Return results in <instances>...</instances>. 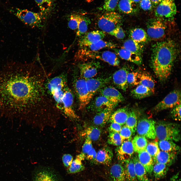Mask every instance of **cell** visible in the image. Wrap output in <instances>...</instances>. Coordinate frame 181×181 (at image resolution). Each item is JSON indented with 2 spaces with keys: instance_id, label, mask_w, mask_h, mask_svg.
I'll return each instance as SVG.
<instances>
[{
  "instance_id": "obj_14",
  "label": "cell",
  "mask_w": 181,
  "mask_h": 181,
  "mask_svg": "<svg viewBox=\"0 0 181 181\" xmlns=\"http://www.w3.org/2000/svg\"><path fill=\"white\" fill-rule=\"evenodd\" d=\"M111 78V77H100L93 78L86 80L90 102L95 95L105 86L109 82Z\"/></svg>"
},
{
  "instance_id": "obj_8",
  "label": "cell",
  "mask_w": 181,
  "mask_h": 181,
  "mask_svg": "<svg viewBox=\"0 0 181 181\" xmlns=\"http://www.w3.org/2000/svg\"><path fill=\"white\" fill-rule=\"evenodd\" d=\"M156 16L164 20H171L177 12L176 5L174 0H162L156 7Z\"/></svg>"
},
{
  "instance_id": "obj_42",
  "label": "cell",
  "mask_w": 181,
  "mask_h": 181,
  "mask_svg": "<svg viewBox=\"0 0 181 181\" xmlns=\"http://www.w3.org/2000/svg\"><path fill=\"white\" fill-rule=\"evenodd\" d=\"M137 119L136 113L134 110L129 111V115L125 123V125L131 130L132 135H134L137 129Z\"/></svg>"
},
{
  "instance_id": "obj_38",
  "label": "cell",
  "mask_w": 181,
  "mask_h": 181,
  "mask_svg": "<svg viewBox=\"0 0 181 181\" xmlns=\"http://www.w3.org/2000/svg\"><path fill=\"white\" fill-rule=\"evenodd\" d=\"M123 47L131 52L141 55L143 51V46L141 43L131 39H127L124 42Z\"/></svg>"
},
{
  "instance_id": "obj_46",
  "label": "cell",
  "mask_w": 181,
  "mask_h": 181,
  "mask_svg": "<svg viewBox=\"0 0 181 181\" xmlns=\"http://www.w3.org/2000/svg\"><path fill=\"white\" fill-rule=\"evenodd\" d=\"M145 150L153 158L155 157L160 151L158 143L155 141L151 142L148 144Z\"/></svg>"
},
{
  "instance_id": "obj_16",
  "label": "cell",
  "mask_w": 181,
  "mask_h": 181,
  "mask_svg": "<svg viewBox=\"0 0 181 181\" xmlns=\"http://www.w3.org/2000/svg\"><path fill=\"white\" fill-rule=\"evenodd\" d=\"M88 105L87 109L88 110L97 112L106 108L114 109L117 106L106 98L101 95L96 97Z\"/></svg>"
},
{
  "instance_id": "obj_51",
  "label": "cell",
  "mask_w": 181,
  "mask_h": 181,
  "mask_svg": "<svg viewBox=\"0 0 181 181\" xmlns=\"http://www.w3.org/2000/svg\"><path fill=\"white\" fill-rule=\"evenodd\" d=\"M172 118L176 121H180L181 119V104L173 108L170 112Z\"/></svg>"
},
{
  "instance_id": "obj_36",
  "label": "cell",
  "mask_w": 181,
  "mask_h": 181,
  "mask_svg": "<svg viewBox=\"0 0 181 181\" xmlns=\"http://www.w3.org/2000/svg\"><path fill=\"white\" fill-rule=\"evenodd\" d=\"M159 147L161 151L179 153L180 147L173 141L167 140H160L158 143Z\"/></svg>"
},
{
  "instance_id": "obj_2",
  "label": "cell",
  "mask_w": 181,
  "mask_h": 181,
  "mask_svg": "<svg viewBox=\"0 0 181 181\" xmlns=\"http://www.w3.org/2000/svg\"><path fill=\"white\" fill-rule=\"evenodd\" d=\"M178 50L173 40L168 39L157 42L152 47L151 64L155 75L163 81L170 76Z\"/></svg>"
},
{
  "instance_id": "obj_57",
  "label": "cell",
  "mask_w": 181,
  "mask_h": 181,
  "mask_svg": "<svg viewBox=\"0 0 181 181\" xmlns=\"http://www.w3.org/2000/svg\"><path fill=\"white\" fill-rule=\"evenodd\" d=\"M96 154L95 150L93 148L86 155L85 158L87 160L93 162L96 158Z\"/></svg>"
},
{
  "instance_id": "obj_39",
  "label": "cell",
  "mask_w": 181,
  "mask_h": 181,
  "mask_svg": "<svg viewBox=\"0 0 181 181\" xmlns=\"http://www.w3.org/2000/svg\"><path fill=\"white\" fill-rule=\"evenodd\" d=\"M169 167L164 164L154 163L152 172L155 179L158 180L164 177L167 173Z\"/></svg>"
},
{
  "instance_id": "obj_17",
  "label": "cell",
  "mask_w": 181,
  "mask_h": 181,
  "mask_svg": "<svg viewBox=\"0 0 181 181\" xmlns=\"http://www.w3.org/2000/svg\"><path fill=\"white\" fill-rule=\"evenodd\" d=\"M105 35V33L102 31L97 30L86 32L80 37L78 45L80 48L87 46L102 40Z\"/></svg>"
},
{
  "instance_id": "obj_21",
  "label": "cell",
  "mask_w": 181,
  "mask_h": 181,
  "mask_svg": "<svg viewBox=\"0 0 181 181\" xmlns=\"http://www.w3.org/2000/svg\"><path fill=\"white\" fill-rule=\"evenodd\" d=\"M113 156L112 150L108 147H105L97 153L96 158L93 162L96 164L109 165L111 162Z\"/></svg>"
},
{
  "instance_id": "obj_56",
  "label": "cell",
  "mask_w": 181,
  "mask_h": 181,
  "mask_svg": "<svg viewBox=\"0 0 181 181\" xmlns=\"http://www.w3.org/2000/svg\"><path fill=\"white\" fill-rule=\"evenodd\" d=\"M121 128V125L117 123L112 122H111L108 129L110 132L119 133Z\"/></svg>"
},
{
  "instance_id": "obj_58",
  "label": "cell",
  "mask_w": 181,
  "mask_h": 181,
  "mask_svg": "<svg viewBox=\"0 0 181 181\" xmlns=\"http://www.w3.org/2000/svg\"><path fill=\"white\" fill-rule=\"evenodd\" d=\"M169 181H180L179 173L173 175Z\"/></svg>"
},
{
  "instance_id": "obj_19",
  "label": "cell",
  "mask_w": 181,
  "mask_h": 181,
  "mask_svg": "<svg viewBox=\"0 0 181 181\" xmlns=\"http://www.w3.org/2000/svg\"><path fill=\"white\" fill-rule=\"evenodd\" d=\"M99 92L101 95L105 97L116 105L124 100L121 93L113 86L105 87L100 89Z\"/></svg>"
},
{
  "instance_id": "obj_28",
  "label": "cell",
  "mask_w": 181,
  "mask_h": 181,
  "mask_svg": "<svg viewBox=\"0 0 181 181\" xmlns=\"http://www.w3.org/2000/svg\"><path fill=\"white\" fill-rule=\"evenodd\" d=\"M130 0H120L118 4V9L121 13L128 15H133L138 12L136 5Z\"/></svg>"
},
{
  "instance_id": "obj_61",
  "label": "cell",
  "mask_w": 181,
  "mask_h": 181,
  "mask_svg": "<svg viewBox=\"0 0 181 181\" xmlns=\"http://www.w3.org/2000/svg\"><path fill=\"white\" fill-rule=\"evenodd\" d=\"M94 0H85L86 2L88 3H90Z\"/></svg>"
},
{
  "instance_id": "obj_6",
  "label": "cell",
  "mask_w": 181,
  "mask_h": 181,
  "mask_svg": "<svg viewBox=\"0 0 181 181\" xmlns=\"http://www.w3.org/2000/svg\"><path fill=\"white\" fill-rule=\"evenodd\" d=\"M122 21V17L120 14L115 12H109L99 18L98 25L101 31L108 33L117 27L121 26Z\"/></svg>"
},
{
  "instance_id": "obj_20",
  "label": "cell",
  "mask_w": 181,
  "mask_h": 181,
  "mask_svg": "<svg viewBox=\"0 0 181 181\" xmlns=\"http://www.w3.org/2000/svg\"><path fill=\"white\" fill-rule=\"evenodd\" d=\"M128 71L125 67H123L115 72L112 78L114 84L118 88L124 91L126 90L128 86L127 76Z\"/></svg>"
},
{
  "instance_id": "obj_12",
  "label": "cell",
  "mask_w": 181,
  "mask_h": 181,
  "mask_svg": "<svg viewBox=\"0 0 181 181\" xmlns=\"http://www.w3.org/2000/svg\"><path fill=\"white\" fill-rule=\"evenodd\" d=\"M166 25L163 20L157 18L150 20L147 24V34L152 39H158L165 35Z\"/></svg>"
},
{
  "instance_id": "obj_22",
  "label": "cell",
  "mask_w": 181,
  "mask_h": 181,
  "mask_svg": "<svg viewBox=\"0 0 181 181\" xmlns=\"http://www.w3.org/2000/svg\"><path fill=\"white\" fill-rule=\"evenodd\" d=\"M113 49L122 59L138 65L142 63V59L141 55L131 52L123 47Z\"/></svg>"
},
{
  "instance_id": "obj_33",
  "label": "cell",
  "mask_w": 181,
  "mask_h": 181,
  "mask_svg": "<svg viewBox=\"0 0 181 181\" xmlns=\"http://www.w3.org/2000/svg\"><path fill=\"white\" fill-rule=\"evenodd\" d=\"M85 158V155L81 153L77 155L74 160H73L69 167L68 171L69 173H75L83 171L84 166L82 161Z\"/></svg>"
},
{
  "instance_id": "obj_54",
  "label": "cell",
  "mask_w": 181,
  "mask_h": 181,
  "mask_svg": "<svg viewBox=\"0 0 181 181\" xmlns=\"http://www.w3.org/2000/svg\"><path fill=\"white\" fill-rule=\"evenodd\" d=\"M139 3L141 8L145 11L150 10L153 7L150 0H141Z\"/></svg>"
},
{
  "instance_id": "obj_49",
  "label": "cell",
  "mask_w": 181,
  "mask_h": 181,
  "mask_svg": "<svg viewBox=\"0 0 181 181\" xmlns=\"http://www.w3.org/2000/svg\"><path fill=\"white\" fill-rule=\"evenodd\" d=\"M79 15L76 14H71L69 19L68 25L72 30L77 29L79 20Z\"/></svg>"
},
{
  "instance_id": "obj_3",
  "label": "cell",
  "mask_w": 181,
  "mask_h": 181,
  "mask_svg": "<svg viewBox=\"0 0 181 181\" xmlns=\"http://www.w3.org/2000/svg\"><path fill=\"white\" fill-rule=\"evenodd\" d=\"M68 85L66 74H62L47 80L46 86L48 93L60 112L61 100L65 87Z\"/></svg>"
},
{
  "instance_id": "obj_24",
  "label": "cell",
  "mask_w": 181,
  "mask_h": 181,
  "mask_svg": "<svg viewBox=\"0 0 181 181\" xmlns=\"http://www.w3.org/2000/svg\"><path fill=\"white\" fill-rule=\"evenodd\" d=\"M129 112L126 107L119 108L111 114L109 121L111 123L114 122L123 125L125 124Z\"/></svg>"
},
{
  "instance_id": "obj_60",
  "label": "cell",
  "mask_w": 181,
  "mask_h": 181,
  "mask_svg": "<svg viewBox=\"0 0 181 181\" xmlns=\"http://www.w3.org/2000/svg\"><path fill=\"white\" fill-rule=\"evenodd\" d=\"M132 2L135 3L136 4H137L139 3L141 1V0H130Z\"/></svg>"
},
{
  "instance_id": "obj_43",
  "label": "cell",
  "mask_w": 181,
  "mask_h": 181,
  "mask_svg": "<svg viewBox=\"0 0 181 181\" xmlns=\"http://www.w3.org/2000/svg\"><path fill=\"white\" fill-rule=\"evenodd\" d=\"M101 132V130L99 128L90 126L85 129L84 134L86 138H88L92 141H96L100 137Z\"/></svg>"
},
{
  "instance_id": "obj_30",
  "label": "cell",
  "mask_w": 181,
  "mask_h": 181,
  "mask_svg": "<svg viewBox=\"0 0 181 181\" xmlns=\"http://www.w3.org/2000/svg\"><path fill=\"white\" fill-rule=\"evenodd\" d=\"M117 47V44L114 43L102 40L80 48L85 51H98L106 48L113 49Z\"/></svg>"
},
{
  "instance_id": "obj_10",
  "label": "cell",
  "mask_w": 181,
  "mask_h": 181,
  "mask_svg": "<svg viewBox=\"0 0 181 181\" xmlns=\"http://www.w3.org/2000/svg\"><path fill=\"white\" fill-rule=\"evenodd\" d=\"M73 86L79 100V109L82 110L90 102L86 80L80 76L75 80Z\"/></svg>"
},
{
  "instance_id": "obj_35",
  "label": "cell",
  "mask_w": 181,
  "mask_h": 181,
  "mask_svg": "<svg viewBox=\"0 0 181 181\" xmlns=\"http://www.w3.org/2000/svg\"><path fill=\"white\" fill-rule=\"evenodd\" d=\"M134 151L139 153L146 150L148 141L145 137L136 135L131 141Z\"/></svg>"
},
{
  "instance_id": "obj_26",
  "label": "cell",
  "mask_w": 181,
  "mask_h": 181,
  "mask_svg": "<svg viewBox=\"0 0 181 181\" xmlns=\"http://www.w3.org/2000/svg\"><path fill=\"white\" fill-rule=\"evenodd\" d=\"M114 109L107 108L97 112L93 119V123L96 125L102 126L109 120Z\"/></svg>"
},
{
  "instance_id": "obj_31",
  "label": "cell",
  "mask_w": 181,
  "mask_h": 181,
  "mask_svg": "<svg viewBox=\"0 0 181 181\" xmlns=\"http://www.w3.org/2000/svg\"><path fill=\"white\" fill-rule=\"evenodd\" d=\"M123 163L125 175V181H138L135 175L134 163L132 158Z\"/></svg>"
},
{
  "instance_id": "obj_55",
  "label": "cell",
  "mask_w": 181,
  "mask_h": 181,
  "mask_svg": "<svg viewBox=\"0 0 181 181\" xmlns=\"http://www.w3.org/2000/svg\"><path fill=\"white\" fill-rule=\"evenodd\" d=\"M73 160V156L69 154H65L62 157V160L63 164L65 167H69Z\"/></svg>"
},
{
  "instance_id": "obj_48",
  "label": "cell",
  "mask_w": 181,
  "mask_h": 181,
  "mask_svg": "<svg viewBox=\"0 0 181 181\" xmlns=\"http://www.w3.org/2000/svg\"><path fill=\"white\" fill-rule=\"evenodd\" d=\"M122 143L127 140H131L132 134L130 129L125 125L121 128L119 132Z\"/></svg>"
},
{
  "instance_id": "obj_29",
  "label": "cell",
  "mask_w": 181,
  "mask_h": 181,
  "mask_svg": "<svg viewBox=\"0 0 181 181\" xmlns=\"http://www.w3.org/2000/svg\"><path fill=\"white\" fill-rule=\"evenodd\" d=\"M134 164L135 171L138 181H150L147 173L143 165L135 156L132 157Z\"/></svg>"
},
{
  "instance_id": "obj_52",
  "label": "cell",
  "mask_w": 181,
  "mask_h": 181,
  "mask_svg": "<svg viewBox=\"0 0 181 181\" xmlns=\"http://www.w3.org/2000/svg\"><path fill=\"white\" fill-rule=\"evenodd\" d=\"M108 34L119 39H123L125 35L124 31L121 26L117 27Z\"/></svg>"
},
{
  "instance_id": "obj_45",
  "label": "cell",
  "mask_w": 181,
  "mask_h": 181,
  "mask_svg": "<svg viewBox=\"0 0 181 181\" xmlns=\"http://www.w3.org/2000/svg\"><path fill=\"white\" fill-rule=\"evenodd\" d=\"M107 142L109 144L114 146L120 145L122 143L119 133L110 132Z\"/></svg>"
},
{
  "instance_id": "obj_37",
  "label": "cell",
  "mask_w": 181,
  "mask_h": 181,
  "mask_svg": "<svg viewBox=\"0 0 181 181\" xmlns=\"http://www.w3.org/2000/svg\"><path fill=\"white\" fill-rule=\"evenodd\" d=\"M34 181H58L56 175L48 170L43 169L38 172Z\"/></svg>"
},
{
  "instance_id": "obj_40",
  "label": "cell",
  "mask_w": 181,
  "mask_h": 181,
  "mask_svg": "<svg viewBox=\"0 0 181 181\" xmlns=\"http://www.w3.org/2000/svg\"><path fill=\"white\" fill-rule=\"evenodd\" d=\"M90 23V20L88 17L79 15V22L76 32L77 36L80 37L86 33Z\"/></svg>"
},
{
  "instance_id": "obj_59",
  "label": "cell",
  "mask_w": 181,
  "mask_h": 181,
  "mask_svg": "<svg viewBox=\"0 0 181 181\" xmlns=\"http://www.w3.org/2000/svg\"><path fill=\"white\" fill-rule=\"evenodd\" d=\"M162 0H150L153 7H156L157 6L159 3Z\"/></svg>"
},
{
  "instance_id": "obj_32",
  "label": "cell",
  "mask_w": 181,
  "mask_h": 181,
  "mask_svg": "<svg viewBox=\"0 0 181 181\" xmlns=\"http://www.w3.org/2000/svg\"><path fill=\"white\" fill-rule=\"evenodd\" d=\"M130 93L133 98L137 99H143L154 94L149 88L141 84L132 89Z\"/></svg>"
},
{
  "instance_id": "obj_1",
  "label": "cell",
  "mask_w": 181,
  "mask_h": 181,
  "mask_svg": "<svg viewBox=\"0 0 181 181\" xmlns=\"http://www.w3.org/2000/svg\"><path fill=\"white\" fill-rule=\"evenodd\" d=\"M48 76L33 63L11 61L0 69V112L11 118H48L58 111L46 84Z\"/></svg>"
},
{
  "instance_id": "obj_4",
  "label": "cell",
  "mask_w": 181,
  "mask_h": 181,
  "mask_svg": "<svg viewBox=\"0 0 181 181\" xmlns=\"http://www.w3.org/2000/svg\"><path fill=\"white\" fill-rule=\"evenodd\" d=\"M156 137L160 140L177 142L180 140V127L174 123L160 121L156 123Z\"/></svg>"
},
{
  "instance_id": "obj_53",
  "label": "cell",
  "mask_w": 181,
  "mask_h": 181,
  "mask_svg": "<svg viewBox=\"0 0 181 181\" xmlns=\"http://www.w3.org/2000/svg\"><path fill=\"white\" fill-rule=\"evenodd\" d=\"M92 141L86 138L82 148V153L85 155L93 148Z\"/></svg>"
},
{
  "instance_id": "obj_44",
  "label": "cell",
  "mask_w": 181,
  "mask_h": 181,
  "mask_svg": "<svg viewBox=\"0 0 181 181\" xmlns=\"http://www.w3.org/2000/svg\"><path fill=\"white\" fill-rule=\"evenodd\" d=\"M142 73L139 71L128 72L127 76L128 85L135 86L139 84Z\"/></svg>"
},
{
  "instance_id": "obj_50",
  "label": "cell",
  "mask_w": 181,
  "mask_h": 181,
  "mask_svg": "<svg viewBox=\"0 0 181 181\" xmlns=\"http://www.w3.org/2000/svg\"><path fill=\"white\" fill-rule=\"evenodd\" d=\"M118 1V0H105L103 6L104 9L108 12H113Z\"/></svg>"
},
{
  "instance_id": "obj_41",
  "label": "cell",
  "mask_w": 181,
  "mask_h": 181,
  "mask_svg": "<svg viewBox=\"0 0 181 181\" xmlns=\"http://www.w3.org/2000/svg\"><path fill=\"white\" fill-rule=\"evenodd\" d=\"M139 84L149 88L154 93L155 82L153 78L149 73L145 72L142 73Z\"/></svg>"
},
{
  "instance_id": "obj_11",
  "label": "cell",
  "mask_w": 181,
  "mask_h": 181,
  "mask_svg": "<svg viewBox=\"0 0 181 181\" xmlns=\"http://www.w3.org/2000/svg\"><path fill=\"white\" fill-rule=\"evenodd\" d=\"M181 104V92L178 89H174L167 95L153 108L156 112L173 108Z\"/></svg>"
},
{
  "instance_id": "obj_23",
  "label": "cell",
  "mask_w": 181,
  "mask_h": 181,
  "mask_svg": "<svg viewBox=\"0 0 181 181\" xmlns=\"http://www.w3.org/2000/svg\"><path fill=\"white\" fill-rule=\"evenodd\" d=\"M177 153L161 151L153 158L154 163L165 164L168 166L174 163L177 157Z\"/></svg>"
},
{
  "instance_id": "obj_9",
  "label": "cell",
  "mask_w": 181,
  "mask_h": 181,
  "mask_svg": "<svg viewBox=\"0 0 181 181\" xmlns=\"http://www.w3.org/2000/svg\"><path fill=\"white\" fill-rule=\"evenodd\" d=\"M73 103V95L68 85L64 89L61 99V112L70 119H76L79 117L74 110Z\"/></svg>"
},
{
  "instance_id": "obj_7",
  "label": "cell",
  "mask_w": 181,
  "mask_h": 181,
  "mask_svg": "<svg viewBox=\"0 0 181 181\" xmlns=\"http://www.w3.org/2000/svg\"><path fill=\"white\" fill-rule=\"evenodd\" d=\"M10 11L26 25L32 28L42 26V17L39 13L17 8L11 9Z\"/></svg>"
},
{
  "instance_id": "obj_15",
  "label": "cell",
  "mask_w": 181,
  "mask_h": 181,
  "mask_svg": "<svg viewBox=\"0 0 181 181\" xmlns=\"http://www.w3.org/2000/svg\"><path fill=\"white\" fill-rule=\"evenodd\" d=\"M101 66L100 63L96 61L80 64L79 65L80 76L86 80L93 78L97 74Z\"/></svg>"
},
{
  "instance_id": "obj_27",
  "label": "cell",
  "mask_w": 181,
  "mask_h": 181,
  "mask_svg": "<svg viewBox=\"0 0 181 181\" xmlns=\"http://www.w3.org/2000/svg\"><path fill=\"white\" fill-rule=\"evenodd\" d=\"M138 158L139 161L143 165L148 174L152 173L154 162L152 157L146 150L139 153Z\"/></svg>"
},
{
  "instance_id": "obj_47",
  "label": "cell",
  "mask_w": 181,
  "mask_h": 181,
  "mask_svg": "<svg viewBox=\"0 0 181 181\" xmlns=\"http://www.w3.org/2000/svg\"><path fill=\"white\" fill-rule=\"evenodd\" d=\"M40 10L43 12H48L51 8L53 0H34Z\"/></svg>"
},
{
  "instance_id": "obj_13",
  "label": "cell",
  "mask_w": 181,
  "mask_h": 181,
  "mask_svg": "<svg viewBox=\"0 0 181 181\" xmlns=\"http://www.w3.org/2000/svg\"><path fill=\"white\" fill-rule=\"evenodd\" d=\"M156 123L155 121L151 119L144 118L140 120L137 127L138 133L146 138L155 139L156 137Z\"/></svg>"
},
{
  "instance_id": "obj_18",
  "label": "cell",
  "mask_w": 181,
  "mask_h": 181,
  "mask_svg": "<svg viewBox=\"0 0 181 181\" xmlns=\"http://www.w3.org/2000/svg\"><path fill=\"white\" fill-rule=\"evenodd\" d=\"M134 151L131 140L123 141L116 150L118 159L122 163L131 157Z\"/></svg>"
},
{
  "instance_id": "obj_5",
  "label": "cell",
  "mask_w": 181,
  "mask_h": 181,
  "mask_svg": "<svg viewBox=\"0 0 181 181\" xmlns=\"http://www.w3.org/2000/svg\"><path fill=\"white\" fill-rule=\"evenodd\" d=\"M75 56L76 59L78 60L84 61L96 59L114 66H118L120 64V61L117 55L114 53L110 51H89L80 48Z\"/></svg>"
},
{
  "instance_id": "obj_34",
  "label": "cell",
  "mask_w": 181,
  "mask_h": 181,
  "mask_svg": "<svg viewBox=\"0 0 181 181\" xmlns=\"http://www.w3.org/2000/svg\"><path fill=\"white\" fill-rule=\"evenodd\" d=\"M130 36L131 39L140 43L146 42L148 36L146 31L141 28L131 29L130 32Z\"/></svg>"
},
{
  "instance_id": "obj_25",
  "label": "cell",
  "mask_w": 181,
  "mask_h": 181,
  "mask_svg": "<svg viewBox=\"0 0 181 181\" xmlns=\"http://www.w3.org/2000/svg\"><path fill=\"white\" fill-rule=\"evenodd\" d=\"M112 181H125V175L123 166L115 163L111 167L109 172Z\"/></svg>"
}]
</instances>
